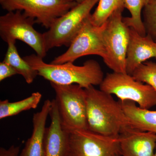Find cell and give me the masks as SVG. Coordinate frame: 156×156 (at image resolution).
I'll use <instances>...</instances> for the list:
<instances>
[{
  "label": "cell",
  "mask_w": 156,
  "mask_h": 156,
  "mask_svg": "<svg viewBox=\"0 0 156 156\" xmlns=\"http://www.w3.org/2000/svg\"><path fill=\"white\" fill-rule=\"evenodd\" d=\"M51 105V101L45 100L41 110L34 114L32 134L19 156H45L44 138L46 124Z\"/></svg>",
  "instance_id": "5bb4252c"
},
{
  "label": "cell",
  "mask_w": 156,
  "mask_h": 156,
  "mask_svg": "<svg viewBox=\"0 0 156 156\" xmlns=\"http://www.w3.org/2000/svg\"><path fill=\"white\" fill-rule=\"evenodd\" d=\"M119 136H105L89 129L69 132L67 156H114L119 153Z\"/></svg>",
  "instance_id": "30bf717a"
},
{
  "label": "cell",
  "mask_w": 156,
  "mask_h": 156,
  "mask_svg": "<svg viewBox=\"0 0 156 156\" xmlns=\"http://www.w3.org/2000/svg\"><path fill=\"white\" fill-rule=\"evenodd\" d=\"M154 156H156V148H155V151L154 154Z\"/></svg>",
  "instance_id": "484cf974"
},
{
  "label": "cell",
  "mask_w": 156,
  "mask_h": 156,
  "mask_svg": "<svg viewBox=\"0 0 156 156\" xmlns=\"http://www.w3.org/2000/svg\"><path fill=\"white\" fill-rule=\"evenodd\" d=\"M20 147L12 145L9 148H0V156H19Z\"/></svg>",
  "instance_id": "603a6c76"
},
{
  "label": "cell",
  "mask_w": 156,
  "mask_h": 156,
  "mask_svg": "<svg viewBox=\"0 0 156 156\" xmlns=\"http://www.w3.org/2000/svg\"><path fill=\"white\" fill-rule=\"evenodd\" d=\"M90 16L71 43L68 49L50 63L60 64L73 62L78 58L89 55H97L102 59L105 58L103 33L105 23L101 26H95L91 21Z\"/></svg>",
  "instance_id": "9c48e42d"
},
{
  "label": "cell",
  "mask_w": 156,
  "mask_h": 156,
  "mask_svg": "<svg viewBox=\"0 0 156 156\" xmlns=\"http://www.w3.org/2000/svg\"><path fill=\"white\" fill-rule=\"evenodd\" d=\"M121 156V155H120V153H118L117 154H116L115 155V156Z\"/></svg>",
  "instance_id": "d4e9b609"
},
{
  "label": "cell",
  "mask_w": 156,
  "mask_h": 156,
  "mask_svg": "<svg viewBox=\"0 0 156 156\" xmlns=\"http://www.w3.org/2000/svg\"><path fill=\"white\" fill-rule=\"evenodd\" d=\"M129 35L126 69V73L131 75L140 65L150 58H156V41L147 35H141L132 28L129 29Z\"/></svg>",
  "instance_id": "4fadbf2b"
},
{
  "label": "cell",
  "mask_w": 156,
  "mask_h": 156,
  "mask_svg": "<svg viewBox=\"0 0 156 156\" xmlns=\"http://www.w3.org/2000/svg\"><path fill=\"white\" fill-rule=\"evenodd\" d=\"M23 58L36 70L39 76L58 85L77 84L85 89L90 86H100L105 77L100 65L93 59L87 60L83 65L76 66L72 62L60 64L46 63L43 58L35 54Z\"/></svg>",
  "instance_id": "7a4b0ae2"
},
{
  "label": "cell",
  "mask_w": 156,
  "mask_h": 156,
  "mask_svg": "<svg viewBox=\"0 0 156 156\" xmlns=\"http://www.w3.org/2000/svg\"><path fill=\"white\" fill-rule=\"evenodd\" d=\"M5 1V0H0V3L2 2H4Z\"/></svg>",
  "instance_id": "4316f807"
},
{
  "label": "cell",
  "mask_w": 156,
  "mask_h": 156,
  "mask_svg": "<svg viewBox=\"0 0 156 156\" xmlns=\"http://www.w3.org/2000/svg\"><path fill=\"white\" fill-rule=\"evenodd\" d=\"M51 101V123L45 129L44 138L45 156H67L69 132L62 126L56 100Z\"/></svg>",
  "instance_id": "7c38bea8"
},
{
  "label": "cell",
  "mask_w": 156,
  "mask_h": 156,
  "mask_svg": "<svg viewBox=\"0 0 156 156\" xmlns=\"http://www.w3.org/2000/svg\"><path fill=\"white\" fill-rule=\"evenodd\" d=\"M125 8L124 0H99L97 8L90 16L93 24L101 26L106 22L115 11Z\"/></svg>",
  "instance_id": "d6986e66"
},
{
  "label": "cell",
  "mask_w": 156,
  "mask_h": 156,
  "mask_svg": "<svg viewBox=\"0 0 156 156\" xmlns=\"http://www.w3.org/2000/svg\"><path fill=\"white\" fill-rule=\"evenodd\" d=\"M131 76L136 80L147 84L156 91V63L146 61L136 68Z\"/></svg>",
  "instance_id": "ffe728a7"
},
{
  "label": "cell",
  "mask_w": 156,
  "mask_h": 156,
  "mask_svg": "<svg viewBox=\"0 0 156 156\" xmlns=\"http://www.w3.org/2000/svg\"><path fill=\"white\" fill-rule=\"evenodd\" d=\"M17 74L14 68L7 62L3 61L0 62V81L2 82L6 78Z\"/></svg>",
  "instance_id": "7402d4cb"
},
{
  "label": "cell",
  "mask_w": 156,
  "mask_h": 156,
  "mask_svg": "<svg viewBox=\"0 0 156 156\" xmlns=\"http://www.w3.org/2000/svg\"><path fill=\"white\" fill-rule=\"evenodd\" d=\"M142 11L147 35L156 41V0H148Z\"/></svg>",
  "instance_id": "44dd1931"
},
{
  "label": "cell",
  "mask_w": 156,
  "mask_h": 156,
  "mask_svg": "<svg viewBox=\"0 0 156 156\" xmlns=\"http://www.w3.org/2000/svg\"><path fill=\"white\" fill-rule=\"evenodd\" d=\"M39 92H34L29 97L15 102L6 99L0 101V119L16 115L21 112L37 107L42 98Z\"/></svg>",
  "instance_id": "e0dca14e"
},
{
  "label": "cell",
  "mask_w": 156,
  "mask_h": 156,
  "mask_svg": "<svg viewBox=\"0 0 156 156\" xmlns=\"http://www.w3.org/2000/svg\"><path fill=\"white\" fill-rule=\"evenodd\" d=\"M121 156H154L156 134L129 127L119 136Z\"/></svg>",
  "instance_id": "8fae6325"
},
{
  "label": "cell",
  "mask_w": 156,
  "mask_h": 156,
  "mask_svg": "<svg viewBox=\"0 0 156 156\" xmlns=\"http://www.w3.org/2000/svg\"><path fill=\"white\" fill-rule=\"evenodd\" d=\"M73 1H75L77 3H80L81 2H83L84 0H73Z\"/></svg>",
  "instance_id": "cb8c5ba5"
},
{
  "label": "cell",
  "mask_w": 156,
  "mask_h": 156,
  "mask_svg": "<svg viewBox=\"0 0 156 156\" xmlns=\"http://www.w3.org/2000/svg\"><path fill=\"white\" fill-rule=\"evenodd\" d=\"M98 1L84 0L56 19L48 30L43 34L46 51L56 47L69 46Z\"/></svg>",
  "instance_id": "277c9868"
},
{
  "label": "cell",
  "mask_w": 156,
  "mask_h": 156,
  "mask_svg": "<svg viewBox=\"0 0 156 156\" xmlns=\"http://www.w3.org/2000/svg\"><path fill=\"white\" fill-rule=\"evenodd\" d=\"M147 1L148 0H124L125 8L129 11L131 16L123 17V21L128 27L134 29L142 36L147 35L141 17V12Z\"/></svg>",
  "instance_id": "ac0fdd59"
},
{
  "label": "cell",
  "mask_w": 156,
  "mask_h": 156,
  "mask_svg": "<svg viewBox=\"0 0 156 156\" xmlns=\"http://www.w3.org/2000/svg\"><path fill=\"white\" fill-rule=\"evenodd\" d=\"M85 89L89 130L105 136H118L129 128L119 101L93 86Z\"/></svg>",
  "instance_id": "6da1fadb"
},
{
  "label": "cell",
  "mask_w": 156,
  "mask_h": 156,
  "mask_svg": "<svg viewBox=\"0 0 156 156\" xmlns=\"http://www.w3.org/2000/svg\"><path fill=\"white\" fill-rule=\"evenodd\" d=\"M8 11L19 10L49 29L57 18L77 4L73 0H5L1 3Z\"/></svg>",
  "instance_id": "ba28073f"
},
{
  "label": "cell",
  "mask_w": 156,
  "mask_h": 156,
  "mask_svg": "<svg viewBox=\"0 0 156 156\" xmlns=\"http://www.w3.org/2000/svg\"><path fill=\"white\" fill-rule=\"evenodd\" d=\"M50 85L56 93L55 100L63 129L68 132L88 129L85 89L77 84Z\"/></svg>",
  "instance_id": "3957f363"
},
{
  "label": "cell",
  "mask_w": 156,
  "mask_h": 156,
  "mask_svg": "<svg viewBox=\"0 0 156 156\" xmlns=\"http://www.w3.org/2000/svg\"><path fill=\"white\" fill-rule=\"evenodd\" d=\"M130 128L156 134V111L140 108L131 101H121Z\"/></svg>",
  "instance_id": "9a60e30c"
},
{
  "label": "cell",
  "mask_w": 156,
  "mask_h": 156,
  "mask_svg": "<svg viewBox=\"0 0 156 156\" xmlns=\"http://www.w3.org/2000/svg\"><path fill=\"white\" fill-rule=\"evenodd\" d=\"M99 86L101 91L115 95L121 101H134L140 108L149 109L156 105V90L127 73H108Z\"/></svg>",
  "instance_id": "8992f818"
},
{
  "label": "cell",
  "mask_w": 156,
  "mask_h": 156,
  "mask_svg": "<svg viewBox=\"0 0 156 156\" xmlns=\"http://www.w3.org/2000/svg\"><path fill=\"white\" fill-rule=\"evenodd\" d=\"M125 8L117 9L105 23L103 61L113 72L126 73V60L130 38L129 28L123 20Z\"/></svg>",
  "instance_id": "5b68a950"
},
{
  "label": "cell",
  "mask_w": 156,
  "mask_h": 156,
  "mask_svg": "<svg viewBox=\"0 0 156 156\" xmlns=\"http://www.w3.org/2000/svg\"><path fill=\"white\" fill-rule=\"evenodd\" d=\"M16 41L8 43V48L3 61L12 66L18 74L24 78L27 84L33 82L38 74L37 71L30 65L23 58H21L15 46Z\"/></svg>",
  "instance_id": "2e32d148"
},
{
  "label": "cell",
  "mask_w": 156,
  "mask_h": 156,
  "mask_svg": "<svg viewBox=\"0 0 156 156\" xmlns=\"http://www.w3.org/2000/svg\"><path fill=\"white\" fill-rule=\"evenodd\" d=\"M35 20L26 15L22 11H8L0 17V36L4 41L18 40L34 50L39 57L47 55L44 34L36 30Z\"/></svg>",
  "instance_id": "52a82bcc"
}]
</instances>
